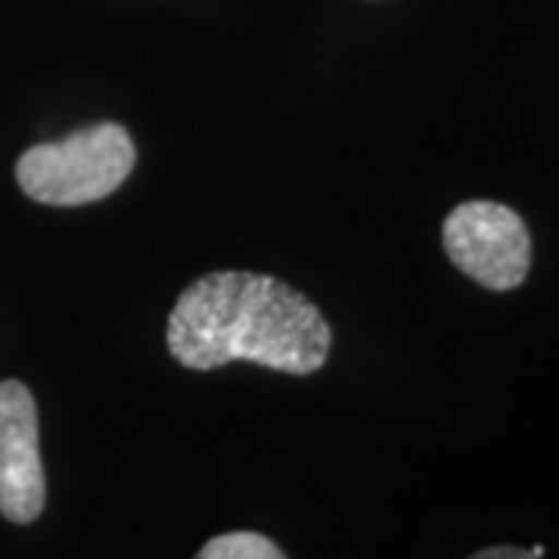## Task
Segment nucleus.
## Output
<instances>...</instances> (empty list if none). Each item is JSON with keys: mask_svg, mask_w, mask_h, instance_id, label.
<instances>
[{"mask_svg": "<svg viewBox=\"0 0 559 559\" xmlns=\"http://www.w3.org/2000/svg\"><path fill=\"white\" fill-rule=\"evenodd\" d=\"M165 342L187 370L252 360L286 377H311L330 358L333 330L314 301L255 271H212L175 301Z\"/></svg>", "mask_w": 559, "mask_h": 559, "instance_id": "1", "label": "nucleus"}, {"mask_svg": "<svg viewBox=\"0 0 559 559\" xmlns=\"http://www.w3.org/2000/svg\"><path fill=\"white\" fill-rule=\"evenodd\" d=\"M138 165V146L119 121H97L69 138L28 146L16 183L32 202L75 209L112 197Z\"/></svg>", "mask_w": 559, "mask_h": 559, "instance_id": "2", "label": "nucleus"}, {"mask_svg": "<svg viewBox=\"0 0 559 559\" xmlns=\"http://www.w3.org/2000/svg\"><path fill=\"white\" fill-rule=\"evenodd\" d=\"M441 242L460 274L491 293H510L528 277L532 234L520 212L503 202H460L444 218Z\"/></svg>", "mask_w": 559, "mask_h": 559, "instance_id": "3", "label": "nucleus"}, {"mask_svg": "<svg viewBox=\"0 0 559 559\" xmlns=\"http://www.w3.org/2000/svg\"><path fill=\"white\" fill-rule=\"evenodd\" d=\"M47 479L38 444V404L20 380L0 382V516L28 525L44 513Z\"/></svg>", "mask_w": 559, "mask_h": 559, "instance_id": "4", "label": "nucleus"}, {"mask_svg": "<svg viewBox=\"0 0 559 559\" xmlns=\"http://www.w3.org/2000/svg\"><path fill=\"white\" fill-rule=\"evenodd\" d=\"M200 559H283V547L259 532H230L221 538L205 540L200 547Z\"/></svg>", "mask_w": 559, "mask_h": 559, "instance_id": "5", "label": "nucleus"}, {"mask_svg": "<svg viewBox=\"0 0 559 559\" xmlns=\"http://www.w3.org/2000/svg\"><path fill=\"white\" fill-rule=\"evenodd\" d=\"M476 559H538L544 557V547H532V550H516V547H485L473 554Z\"/></svg>", "mask_w": 559, "mask_h": 559, "instance_id": "6", "label": "nucleus"}]
</instances>
